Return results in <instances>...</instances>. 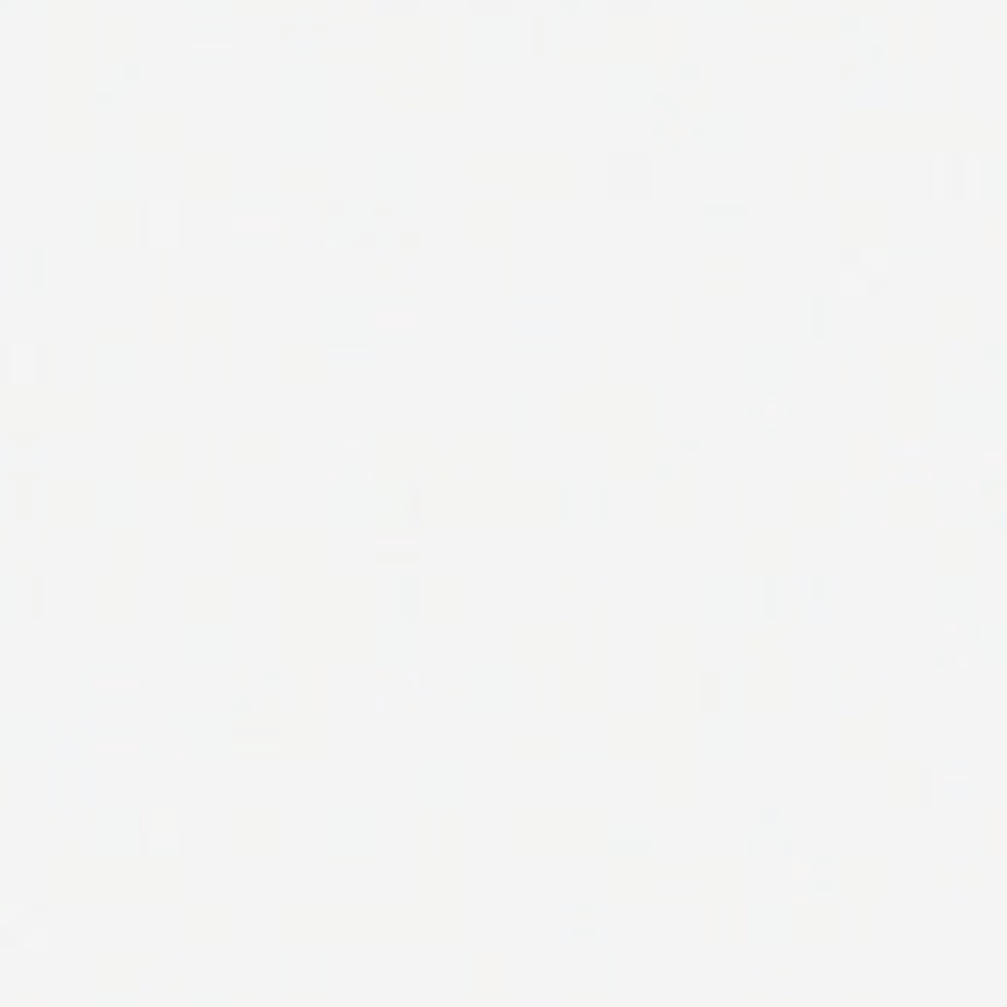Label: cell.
<instances>
[{
	"label": "cell",
	"mask_w": 1007,
	"mask_h": 1007,
	"mask_svg": "<svg viewBox=\"0 0 1007 1007\" xmlns=\"http://www.w3.org/2000/svg\"><path fill=\"white\" fill-rule=\"evenodd\" d=\"M511 0H470V9L476 12H505Z\"/></svg>",
	"instance_id": "1"
},
{
	"label": "cell",
	"mask_w": 1007,
	"mask_h": 1007,
	"mask_svg": "<svg viewBox=\"0 0 1007 1007\" xmlns=\"http://www.w3.org/2000/svg\"><path fill=\"white\" fill-rule=\"evenodd\" d=\"M384 9H390V12H402V9H414V0H384Z\"/></svg>",
	"instance_id": "2"
}]
</instances>
